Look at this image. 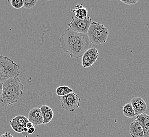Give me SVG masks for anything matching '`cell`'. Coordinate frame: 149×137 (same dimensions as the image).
<instances>
[{
    "mask_svg": "<svg viewBox=\"0 0 149 137\" xmlns=\"http://www.w3.org/2000/svg\"><path fill=\"white\" fill-rule=\"evenodd\" d=\"M143 127L144 137H149V115L143 113L137 116L135 118Z\"/></svg>",
    "mask_w": 149,
    "mask_h": 137,
    "instance_id": "cell-12",
    "label": "cell"
},
{
    "mask_svg": "<svg viewBox=\"0 0 149 137\" xmlns=\"http://www.w3.org/2000/svg\"><path fill=\"white\" fill-rule=\"evenodd\" d=\"M11 4L15 9H20L23 7V0H12Z\"/></svg>",
    "mask_w": 149,
    "mask_h": 137,
    "instance_id": "cell-20",
    "label": "cell"
},
{
    "mask_svg": "<svg viewBox=\"0 0 149 137\" xmlns=\"http://www.w3.org/2000/svg\"><path fill=\"white\" fill-rule=\"evenodd\" d=\"M35 127V126H33V124L31 122H30L27 123V124L26 125V128L28 129H29L31 128V127Z\"/></svg>",
    "mask_w": 149,
    "mask_h": 137,
    "instance_id": "cell-24",
    "label": "cell"
},
{
    "mask_svg": "<svg viewBox=\"0 0 149 137\" xmlns=\"http://www.w3.org/2000/svg\"><path fill=\"white\" fill-rule=\"evenodd\" d=\"M2 90H3V83L0 82V97L2 93Z\"/></svg>",
    "mask_w": 149,
    "mask_h": 137,
    "instance_id": "cell-25",
    "label": "cell"
},
{
    "mask_svg": "<svg viewBox=\"0 0 149 137\" xmlns=\"http://www.w3.org/2000/svg\"><path fill=\"white\" fill-rule=\"evenodd\" d=\"M56 92L58 97H63L73 92V90L67 86H60L56 89Z\"/></svg>",
    "mask_w": 149,
    "mask_h": 137,
    "instance_id": "cell-16",
    "label": "cell"
},
{
    "mask_svg": "<svg viewBox=\"0 0 149 137\" xmlns=\"http://www.w3.org/2000/svg\"><path fill=\"white\" fill-rule=\"evenodd\" d=\"M20 66L9 57L0 55V82L20 75Z\"/></svg>",
    "mask_w": 149,
    "mask_h": 137,
    "instance_id": "cell-2",
    "label": "cell"
},
{
    "mask_svg": "<svg viewBox=\"0 0 149 137\" xmlns=\"http://www.w3.org/2000/svg\"><path fill=\"white\" fill-rule=\"evenodd\" d=\"M99 55L97 49L91 48L83 54L81 59V65L84 68H87L92 66L96 61Z\"/></svg>",
    "mask_w": 149,
    "mask_h": 137,
    "instance_id": "cell-8",
    "label": "cell"
},
{
    "mask_svg": "<svg viewBox=\"0 0 149 137\" xmlns=\"http://www.w3.org/2000/svg\"><path fill=\"white\" fill-rule=\"evenodd\" d=\"M10 125L12 129L15 132H16L17 133H22L24 132V128L22 126H21L20 124H19L18 123L13 121L12 120H11L10 121Z\"/></svg>",
    "mask_w": 149,
    "mask_h": 137,
    "instance_id": "cell-18",
    "label": "cell"
},
{
    "mask_svg": "<svg viewBox=\"0 0 149 137\" xmlns=\"http://www.w3.org/2000/svg\"><path fill=\"white\" fill-rule=\"evenodd\" d=\"M122 112L124 116L126 117L132 118L135 116L134 110L130 102L126 103L123 106L122 109Z\"/></svg>",
    "mask_w": 149,
    "mask_h": 137,
    "instance_id": "cell-15",
    "label": "cell"
},
{
    "mask_svg": "<svg viewBox=\"0 0 149 137\" xmlns=\"http://www.w3.org/2000/svg\"><path fill=\"white\" fill-rule=\"evenodd\" d=\"M75 17L79 19H83L87 17L88 11L85 8L83 7L82 4H77L74 6V9L72 10Z\"/></svg>",
    "mask_w": 149,
    "mask_h": 137,
    "instance_id": "cell-14",
    "label": "cell"
},
{
    "mask_svg": "<svg viewBox=\"0 0 149 137\" xmlns=\"http://www.w3.org/2000/svg\"><path fill=\"white\" fill-rule=\"evenodd\" d=\"M36 131V129H35V127H31L30 128L28 129V131L27 132L29 134H32L35 132Z\"/></svg>",
    "mask_w": 149,
    "mask_h": 137,
    "instance_id": "cell-23",
    "label": "cell"
},
{
    "mask_svg": "<svg viewBox=\"0 0 149 137\" xmlns=\"http://www.w3.org/2000/svg\"><path fill=\"white\" fill-rule=\"evenodd\" d=\"M92 21V19L88 16L83 19H79L74 17H72V21L68 24V26L69 28L74 31L87 34Z\"/></svg>",
    "mask_w": 149,
    "mask_h": 137,
    "instance_id": "cell-7",
    "label": "cell"
},
{
    "mask_svg": "<svg viewBox=\"0 0 149 137\" xmlns=\"http://www.w3.org/2000/svg\"><path fill=\"white\" fill-rule=\"evenodd\" d=\"M11 120L18 123L19 124H20L21 126H22L24 128H26L27 123L29 122L28 118L24 116H17L13 118Z\"/></svg>",
    "mask_w": 149,
    "mask_h": 137,
    "instance_id": "cell-17",
    "label": "cell"
},
{
    "mask_svg": "<svg viewBox=\"0 0 149 137\" xmlns=\"http://www.w3.org/2000/svg\"><path fill=\"white\" fill-rule=\"evenodd\" d=\"M120 1L122 2V3L125 4L126 5H134L135 4L138 3V2L139 1V0H125V1H124V0H120Z\"/></svg>",
    "mask_w": 149,
    "mask_h": 137,
    "instance_id": "cell-21",
    "label": "cell"
},
{
    "mask_svg": "<svg viewBox=\"0 0 149 137\" xmlns=\"http://www.w3.org/2000/svg\"><path fill=\"white\" fill-rule=\"evenodd\" d=\"M92 42L88 35L85 34L83 37L72 45L66 53L72 58H80L88 50L92 48Z\"/></svg>",
    "mask_w": 149,
    "mask_h": 137,
    "instance_id": "cell-4",
    "label": "cell"
},
{
    "mask_svg": "<svg viewBox=\"0 0 149 137\" xmlns=\"http://www.w3.org/2000/svg\"><path fill=\"white\" fill-rule=\"evenodd\" d=\"M62 108L66 111L74 112L79 107L80 98L77 94L72 92L63 97H58Z\"/></svg>",
    "mask_w": 149,
    "mask_h": 137,
    "instance_id": "cell-6",
    "label": "cell"
},
{
    "mask_svg": "<svg viewBox=\"0 0 149 137\" xmlns=\"http://www.w3.org/2000/svg\"><path fill=\"white\" fill-rule=\"evenodd\" d=\"M23 7L27 9L33 8L37 3V0H23Z\"/></svg>",
    "mask_w": 149,
    "mask_h": 137,
    "instance_id": "cell-19",
    "label": "cell"
},
{
    "mask_svg": "<svg viewBox=\"0 0 149 137\" xmlns=\"http://www.w3.org/2000/svg\"><path fill=\"white\" fill-rule=\"evenodd\" d=\"M0 137H1V136H0Z\"/></svg>",
    "mask_w": 149,
    "mask_h": 137,
    "instance_id": "cell-26",
    "label": "cell"
},
{
    "mask_svg": "<svg viewBox=\"0 0 149 137\" xmlns=\"http://www.w3.org/2000/svg\"><path fill=\"white\" fill-rule=\"evenodd\" d=\"M131 103L134 109L135 116L145 113L147 110V106L144 100L140 97H134L131 100Z\"/></svg>",
    "mask_w": 149,
    "mask_h": 137,
    "instance_id": "cell-10",
    "label": "cell"
},
{
    "mask_svg": "<svg viewBox=\"0 0 149 137\" xmlns=\"http://www.w3.org/2000/svg\"><path fill=\"white\" fill-rule=\"evenodd\" d=\"M28 120L34 126H40L43 123V117L39 108L31 109L28 113Z\"/></svg>",
    "mask_w": 149,
    "mask_h": 137,
    "instance_id": "cell-9",
    "label": "cell"
},
{
    "mask_svg": "<svg viewBox=\"0 0 149 137\" xmlns=\"http://www.w3.org/2000/svg\"><path fill=\"white\" fill-rule=\"evenodd\" d=\"M109 31L103 24L92 21L87 35L92 44L100 45L106 43Z\"/></svg>",
    "mask_w": 149,
    "mask_h": 137,
    "instance_id": "cell-3",
    "label": "cell"
},
{
    "mask_svg": "<svg viewBox=\"0 0 149 137\" xmlns=\"http://www.w3.org/2000/svg\"><path fill=\"white\" fill-rule=\"evenodd\" d=\"M85 34H86L74 31L69 28L65 30L63 33L60 35L59 39L61 48L63 51L66 53L69 48L83 37Z\"/></svg>",
    "mask_w": 149,
    "mask_h": 137,
    "instance_id": "cell-5",
    "label": "cell"
},
{
    "mask_svg": "<svg viewBox=\"0 0 149 137\" xmlns=\"http://www.w3.org/2000/svg\"><path fill=\"white\" fill-rule=\"evenodd\" d=\"M0 137H14L13 136V135H12L9 132H6V133H4V134L1 135V136Z\"/></svg>",
    "mask_w": 149,
    "mask_h": 137,
    "instance_id": "cell-22",
    "label": "cell"
},
{
    "mask_svg": "<svg viewBox=\"0 0 149 137\" xmlns=\"http://www.w3.org/2000/svg\"><path fill=\"white\" fill-rule=\"evenodd\" d=\"M24 86L18 77H12L3 83L0 104L8 107L17 102L23 94Z\"/></svg>",
    "mask_w": 149,
    "mask_h": 137,
    "instance_id": "cell-1",
    "label": "cell"
},
{
    "mask_svg": "<svg viewBox=\"0 0 149 137\" xmlns=\"http://www.w3.org/2000/svg\"><path fill=\"white\" fill-rule=\"evenodd\" d=\"M41 111L43 119V125L49 123L54 118V111L49 106L43 105L41 106Z\"/></svg>",
    "mask_w": 149,
    "mask_h": 137,
    "instance_id": "cell-13",
    "label": "cell"
},
{
    "mask_svg": "<svg viewBox=\"0 0 149 137\" xmlns=\"http://www.w3.org/2000/svg\"><path fill=\"white\" fill-rule=\"evenodd\" d=\"M130 134L132 137H144L143 127L135 119L130 126Z\"/></svg>",
    "mask_w": 149,
    "mask_h": 137,
    "instance_id": "cell-11",
    "label": "cell"
}]
</instances>
